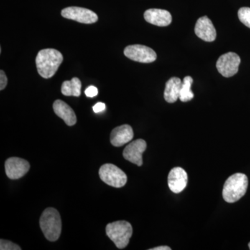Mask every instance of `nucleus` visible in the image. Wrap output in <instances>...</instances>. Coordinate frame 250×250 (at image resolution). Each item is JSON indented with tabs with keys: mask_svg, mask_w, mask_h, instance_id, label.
<instances>
[{
	"mask_svg": "<svg viewBox=\"0 0 250 250\" xmlns=\"http://www.w3.org/2000/svg\"><path fill=\"white\" fill-rule=\"evenodd\" d=\"M241 58L234 52H228L220 56L217 61L216 67L218 72L225 77H231L238 71Z\"/></svg>",
	"mask_w": 250,
	"mask_h": 250,
	"instance_id": "423d86ee",
	"label": "nucleus"
},
{
	"mask_svg": "<svg viewBox=\"0 0 250 250\" xmlns=\"http://www.w3.org/2000/svg\"><path fill=\"white\" fill-rule=\"evenodd\" d=\"M0 250H21V248L17 244L7 240L1 239L0 241Z\"/></svg>",
	"mask_w": 250,
	"mask_h": 250,
	"instance_id": "aec40b11",
	"label": "nucleus"
},
{
	"mask_svg": "<svg viewBox=\"0 0 250 250\" xmlns=\"http://www.w3.org/2000/svg\"><path fill=\"white\" fill-rule=\"evenodd\" d=\"M82 82L80 79L74 77L70 81H65L62 85V93L65 96L80 97Z\"/></svg>",
	"mask_w": 250,
	"mask_h": 250,
	"instance_id": "f3484780",
	"label": "nucleus"
},
{
	"mask_svg": "<svg viewBox=\"0 0 250 250\" xmlns=\"http://www.w3.org/2000/svg\"><path fill=\"white\" fill-rule=\"evenodd\" d=\"M149 250H171V248L168 246H159L152 248V249H149Z\"/></svg>",
	"mask_w": 250,
	"mask_h": 250,
	"instance_id": "b1692460",
	"label": "nucleus"
},
{
	"mask_svg": "<svg viewBox=\"0 0 250 250\" xmlns=\"http://www.w3.org/2000/svg\"><path fill=\"white\" fill-rule=\"evenodd\" d=\"M62 16L66 19L83 24H93L98 21V15L91 10L77 6H70L62 9Z\"/></svg>",
	"mask_w": 250,
	"mask_h": 250,
	"instance_id": "6e6552de",
	"label": "nucleus"
},
{
	"mask_svg": "<svg viewBox=\"0 0 250 250\" xmlns=\"http://www.w3.org/2000/svg\"><path fill=\"white\" fill-rule=\"evenodd\" d=\"M144 18L147 22L159 27H166L172 22L170 13L164 9H148L145 12Z\"/></svg>",
	"mask_w": 250,
	"mask_h": 250,
	"instance_id": "ddd939ff",
	"label": "nucleus"
},
{
	"mask_svg": "<svg viewBox=\"0 0 250 250\" xmlns=\"http://www.w3.org/2000/svg\"><path fill=\"white\" fill-rule=\"evenodd\" d=\"M30 168L27 161L18 157H11L5 162V172L11 179H18L24 177Z\"/></svg>",
	"mask_w": 250,
	"mask_h": 250,
	"instance_id": "1a4fd4ad",
	"label": "nucleus"
},
{
	"mask_svg": "<svg viewBox=\"0 0 250 250\" xmlns=\"http://www.w3.org/2000/svg\"><path fill=\"white\" fill-rule=\"evenodd\" d=\"M54 113L62 118L67 126H73L77 123V116L75 111L65 102L57 100L53 104Z\"/></svg>",
	"mask_w": 250,
	"mask_h": 250,
	"instance_id": "2eb2a0df",
	"label": "nucleus"
},
{
	"mask_svg": "<svg viewBox=\"0 0 250 250\" xmlns=\"http://www.w3.org/2000/svg\"><path fill=\"white\" fill-rule=\"evenodd\" d=\"M248 246H249V248H250V242L249 244H248Z\"/></svg>",
	"mask_w": 250,
	"mask_h": 250,
	"instance_id": "393cba45",
	"label": "nucleus"
},
{
	"mask_svg": "<svg viewBox=\"0 0 250 250\" xmlns=\"http://www.w3.org/2000/svg\"><path fill=\"white\" fill-rule=\"evenodd\" d=\"M133 138L134 131L132 127L129 125H123L113 129L110 141L114 147H121L130 142Z\"/></svg>",
	"mask_w": 250,
	"mask_h": 250,
	"instance_id": "4468645a",
	"label": "nucleus"
},
{
	"mask_svg": "<svg viewBox=\"0 0 250 250\" xmlns=\"http://www.w3.org/2000/svg\"><path fill=\"white\" fill-rule=\"evenodd\" d=\"M182 82L178 77H172L166 82L164 99L168 103H174L179 98Z\"/></svg>",
	"mask_w": 250,
	"mask_h": 250,
	"instance_id": "dca6fc26",
	"label": "nucleus"
},
{
	"mask_svg": "<svg viewBox=\"0 0 250 250\" xmlns=\"http://www.w3.org/2000/svg\"><path fill=\"white\" fill-rule=\"evenodd\" d=\"M192 83H193V80L190 76L186 77L182 82L179 99L183 103L190 101L194 98V94L191 91Z\"/></svg>",
	"mask_w": 250,
	"mask_h": 250,
	"instance_id": "a211bd4d",
	"label": "nucleus"
},
{
	"mask_svg": "<svg viewBox=\"0 0 250 250\" xmlns=\"http://www.w3.org/2000/svg\"><path fill=\"white\" fill-rule=\"evenodd\" d=\"M85 95L88 98H94L98 95V89L94 85H90L85 90Z\"/></svg>",
	"mask_w": 250,
	"mask_h": 250,
	"instance_id": "412c9836",
	"label": "nucleus"
},
{
	"mask_svg": "<svg viewBox=\"0 0 250 250\" xmlns=\"http://www.w3.org/2000/svg\"><path fill=\"white\" fill-rule=\"evenodd\" d=\"M147 148V143L143 139H138L130 143L123 151L126 160L138 166L143 165V154Z\"/></svg>",
	"mask_w": 250,
	"mask_h": 250,
	"instance_id": "9d476101",
	"label": "nucleus"
},
{
	"mask_svg": "<svg viewBox=\"0 0 250 250\" xmlns=\"http://www.w3.org/2000/svg\"><path fill=\"white\" fill-rule=\"evenodd\" d=\"M106 233L118 249H124L132 236V226L125 220L113 222L106 225Z\"/></svg>",
	"mask_w": 250,
	"mask_h": 250,
	"instance_id": "20e7f679",
	"label": "nucleus"
},
{
	"mask_svg": "<svg viewBox=\"0 0 250 250\" xmlns=\"http://www.w3.org/2000/svg\"><path fill=\"white\" fill-rule=\"evenodd\" d=\"M105 108H106V105H105L104 103H98L94 105L93 110L95 113H98L104 111Z\"/></svg>",
	"mask_w": 250,
	"mask_h": 250,
	"instance_id": "5701e85b",
	"label": "nucleus"
},
{
	"mask_svg": "<svg viewBox=\"0 0 250 250\" xmlns=\"http://www.w3.org/2000/svg\"><path fill=\"white\" fill-rule=\"evenodd\" d=\"M40 227L48 241H57L62 229V218L58 210L51 207L46 208L41 216Z\"/></svg>",
	"mask_w": 250,
	"mask_h": 250,
	"instance_id": "7ed1b4c3",
	"label": "nucleus"
},
{
	"mask_svg": "<svg viewBox=\"0 0 250 250\" xmlns=\"http://www.w3.org/2000/svg\"><path fill=\"white\" fill-rule=\"evenodd\" d=\"M125 55L128 59L143 63L155 62L157 55L150 47L142 45H129L125 49Z\"/></svg>",
	"mask_w": 250,
	"mask_h": 250,
	"instance_id": "0eeeda50",
	"label": "nucleus"
},
{
	"mask_svg": "<svg viewBox=\"0 0 250 250\" xmlns=\"http://www.w3.org/2000/svg\"><path fill=\"white\" fill-rule=\"evenodd\" d=\"M248 187V178L246 174L236 173L230 176L224 184V200L228 203L238 201L246 195Z\"/></svg>",
	"mask_w": 250,
	"mask_h": 250,
	"instance_id": "f03ea898",
	"label": "nucleus"
},
{
	"mask_svg": "<svg viewBox=\"0 0 250 250\" xmlns=\"http://www.w3.org/2000/svg\"><path fill=\"white\" fill-rule=\"evenodd\" d=\"M195 33L197 37L206 42H213L216 39V30L211 21L207 16H203L197 20Z\"/></svg>",
	"mask_w": 250,
	"mask_h": 250,
	"instance_id": "f8f14e48",
	"label": "nucleus"
},
{
	"mask_svg": "<svg viewBox=\"0 0 250 250\" xmlns=\"http://www.w3.org/2000/svg\"><path fill=\"white\" fill-rule=\"evenodd\" d=\"M99 175L105 184L112 187H123L127 182L126 174L121 168L111 164L102 166L99 170Z\"/></svg>",
	"mask_w": 250,
	"mask_h": 250,
	"instance_id": "39448f33",
	"label": "nucleus"
},
{
	"mask_svg": "<svg viewBox=\"0 0 250 250\" xmlns=\"http://www.w3.org/2000/svg\"><path fill=\"white\" fill-rule=\"evenodd\" d=\"M238 18L247 27L250 28V8L242 7L238 10Z\"/></svg>",
	"mask_w": 250,
	"mask_h": 250,
	"instance_id": "6ab92c4d",
	"label": "nucleus"
},
{
	"mask_svg": "<svg viewBox=\"0 0 250 250\" xmlns=\"http://www.w3.org/2000/svg\"><path fill=\"white\" fill-rule=\"evenodd\" d=\"M7 83L8 79L6 76V74L3 70H1L0 71V90H4L6 88Z\"/></svg>",
	"mask_w": 250,
	"mask_h": 250,
	"instance_id": "4be33fe9",
	"label": "nucleus"
},
{
	"mask_svg": "<svg viewBox=\"0 0 250 250\" xmlns=\"http://www.w3.org/2000/svg\"><path fill=\"white\" fill-rule=\"evenodd\" d=\"M63 61L59 51L54 49H42L36 58V67L41 77L49 79L55 75Z\"/></svg>",
	"mask_w": 250,
	"mask_h": 250,
	"instance_id": "f257e3e1",
	"label": "nucleus"
},
{
	"mask_svg": "<svg viewBox=\"0 0 250 250\" xmlns=\"http://www.w3.org/2000/svg\"><path fill=\"white\" fill-rule=\"evenodd\" d=\"M169 188L174 193L183 191L188 184L187 172L180 167H176L170 170L167 178Z\"/></svg>",
	"mask_w": 250,
	"mask_h": 250,
	"instance_id": "9b49d317",
	"label": "nucleus"
}]
</instances>
